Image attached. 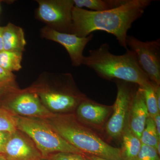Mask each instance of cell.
Segmentation results:
<instances>
[{
    "label": "cell",
    "mask_w": 160,
    "mask_h": 160,
    "mask_svg": "<svg viewBox=\"0 0 160 160\" xmlns=\"http://www.w3.org/2000/svg\"><path fill=\"white\" fill-rule=\"evenodd\" d=\"M14 82L9 84H0V100L4 98L10 99L19 93Z\"/></svg>",
    "instance_id": "22"
},
{
    "label": "cell",
    "mask_w": 160,
    "mask_h": 160,
    "mask_svg": "<svg viewBox=\"0 0 160 160\" xmlns=\"http://www.w3.org/2000/svg\"><path fill=\"white\" fill-rule=\"evenodd\" d=\"M160 138L158 137L153 119L149 117L146 121L140 140L142 144L154 147L156 149Z\"/></svg>",
    "instance_id": "18"
},
{
    "label": "cell",
    "mask_w": 160,
    "mask_h": 160,
    "mask_svg": "<svg viewBox=\"0 0 160 160\" xmlns=\"http://www.w3.org/2000/svg\"><path fill=\"white\" fill-rule=\"evenodd\" d=\"M37 160H52L51 158H49L46 157L41 158Z\"/></svg>",
    "instance_id": "30"
},
{
    "label": "cell",
    "mask_w": 160,
    "mask_h": 160,
    "mask_svg": "<svg viewBox=\"0 0 160 160\" xmlns=\"http://www.w3.org/2000/svg\"><path fill=\"white\" fill-rule=\"evenodd\" d=\"M37 16L47 26L56 31L70 33L73 0H40Z\"/></svg>",
    "instance_id": "6"
},
{
    "label": "cell",
    "mask_w": 160,
    "mask_h": 160,
    "mask_svg": "<svg viewBox=\"0 0 160 160\" xmlns=\"http://www.w3.org/2000/svg\"><path fill=\"white\" fill-rule=\"evenodd\" d=\"M129 109V128L140 139L149 117L142 88L139 87L132 100Z\"/></svg>",
    "instance_id": "12"
},
{
    "label": "cell",
    "mask_w": 160,
    "mask_h": 160,
    "mask_svg": "<svg viewBox=\"0 0 160 160\" xmlns=\"http://www.w3.org/2000/svg\"><path fill=\"white\" fill-rule=\"evenodd\" d=\"M17 130L16 116L7 109H0V131L12 133Z\"/></svg>",
    "instance_id": "20"
},
{
    "label": "cell",
    "mask_w": 160,
    "mask_h": 160,
    "mask_svg": "<svg viewBox=\"0 0 160 160\" xmlns=\"http://www.w3.org/2000/svg\"><path fill=\"white\" fill-rule=\"evenodd\" d=\"M153 121L155 126L157 132L158 136L160 138V113L157 115L155 117L153 118Z\"/></svg>",
    "instance_id": "26"
},
{
    "label": "cell",
    "mask_w": 160,
    "mask_h": 160,
    "mask_svg": "<svg viewBox=\"0 0 160 160\" xmlns=\"http://www.w3.org/2000/svg\"><path fill=\"white\" fill-rule=\"evenodd\" d=\"M82 65L107 79L121 80L136 84L142 88L151 82L140 67L133 51L128 49L124 54L115 55L110 52L109 45L106 43L97 49L89 50Z\"/></svg>",
    "instance_id": "2"
},
{
    "label": "cell",
    "mask_w": 160,
    "mask_h": 160,
    "mask_svg": "<svg viewBox=\"0 0 160 160\" xmlns=\"http://www.w3.org/2000/svg\"><path fill=\"white\" fill-rule=\"evenodd\" d=\"M17 130L11 133L3 154L9 160H37L41 157L34 145Z\"/></svg>",
    "instance_id": "10"
},
{
    "label": "cell",
    "mask_w": 160,
    "mask_h": 160,
    "mask_svg": "<svg viewBox=\"0 0 160 160\" xmlns=\"http://www.w3.org/2000/svg\"><path fill=\"white\" fill-rule=\"evenodd\" d=\"M135 160H160L159 155L154 147L142 144Z\"/></svg>",
    "instance_id": "21"
},
{
    "label": "cell",
    "mask_w": 160,
    "mask_h": 160,
    "mask_svg": "<svg viewBox=\"0 0 160 160\" xmlns=\"http://www.w3.org/2000/svg\"><path fill=\"white\" fill-rule=\"evenodd\" d=\"M11 133L7 132L0 131V153L3 154L5 147Z\"/></svg>",
    "instance_id": "25"
},
{
    "label": "cell",
    "mask_w": 160,
    "mask_h": 160,
    "mask_svg": "<svg viewBox=\"0 0 160 160\" xmlns=\"http://www.w3.org/2000/svg\"><path fill=\"white\" fill-rule=\"evenodd\" d=\"M4 50L22 52L26 45L24 31L22 28L9 23L2 27Z\"/></svg>",
    "instance_id": "13"
},
{
    "label": "cell",
    "mask_w": 160,
    "mask_h": 160,
    "mask_svg": "<svg viewBox=\"0 0 160 160\" xmlns=\"http://www.w3.org/2000/svg\"><path fill=\"white\" fill-rule=\"evenodd\" d=\"M126 44L135 53L139 64L152 84L160 85V39L143 42L127 35Z\"/></svg>",
    "instance_id": "5"
},
{
    "label": "cell",
    "mask_w": 160,
    "mask_h": 160,
    "mask_svg": "<svg viewBox=\"0 0 160 160\" xmlns=\"http://www.w3.org/2000/svg\"><path fill=\"white\" fill-rule=\"evenodd\" d=\"M127 82L118 80L116 99L113 106L112 116L106 126V130L110 137L117 138L123 133L128 123L132 100L135 93L126 84Z\"/></svg>",
    "instance_id": "7"
},
{
    "label": "cell",
    "mask_w": 160,
    "mask_h": 160,
    "mask_svg": "<svg viewBox=\"0 0 160 160\" xmlns=\"http://www.w3.org/2000/svg\"><path fill=\"white\" fill-rule=\"evenodd\" d=\"M0 160H9L4 154L0 153Z\"/></svg>",
    "instance_id": "29"
},
{
    "label": "cell",
    "mask_w": 160,
    "mask_h": 160,
    "mask_svg": "<svg viewBox=\"0 0 160 160\" xmlns=\"http://www.w3.org/2000/svg\"><path fill=\"white\" fill-rule=\"evenodd\" d=\"M86 158L88 159L89 160H108L104 159L102 158L97 157L94 156L90 155H88L86 156Z\"/></svg>",
    "instance_id": "28"
},
{
    "label": "cell",
    "mask_w": 160,
    "mask_h": 160,
    "mask_svg": "<svg viewBox=\"0 0 160 160\" xmlns=\"http://www.w3.org/2000/svg\"><path fill=\"white\" fill-rule=\"evenodd\" d=\"M37 93L46 108L54 111H66L72 109L82 98L81 95L69 89L52 91L42 89L38 91Z\"/></svg>",
    "instance_id": "11"
},
{
    "label": "cell",
    "mask_w": 160,
    "mask_h": 160,
    "mask_svg": "<svg viewBox=\"0 0 160 160\" xmlns=\"http://www.w3.org/2000/svg\"><path fill=\"white\" fill-rule=\"evenodd\" d=\"M22 52L3 51L0 52V66L9 72L18 71L22 69Z\"/></svg>",
    "instance_id": "17"
},
{
    "label": "cell",
    "mask_w": 160,
    "mask_h": 160,
    "mask_svg": "<svg viewBox=\"0 0 160 160\" xmlns=\"http://www.w3.org/2000/svg\"><path fill=\"white\" fill-rule=\"evenodd\" d=\"M121 157L122 160H135L142 147L141 140L126 126L123 133Z\"/></svg>",
    "instance_id": "15"
},
{
    "label": "cell",
    "mask_w": 160,
    "mask_h": 160,
    "mask_svg": "<svg viewBox=\"0 0 160 160\" xmlns=\"http://www.w3.org/2000/svg\"><path fill=\"white\" fill-rule=\"evenodd\" d=\"M75 7H83L92 11H102L122 6L127 0H73Z\"/></svg>",
    "instance_id": "16"
},
{
    "label": "cell",
    "mask_w": 160,
    "mask_h": 160,
    "mask_svg": "<svg viewBox=\"0 0 160 160\" xmlns=\"http://www.w3.org/2000/svg\"><path fill=\"white\" fill-rule=\"evenodd\" d=\"M152 0H127L122 6L102 11H92L74 6L72 12L70 34L84 38L96 31L114 35L119 44L128 49L126 44L128 30L132 23L142 16Z\"/></svg>",
    "instance_id": "1"
},
{
    "label": "cell",
    "mask_w": 160,
    "mask_h": 160,
    "mask_svg": "<svg viewBox=\"0 0 160 160\" xmlns=\"http://www.w3.org/2000/svg\"><path fill=\"white\" fill-rule=\"evenodd\" d=\"M109 113V107L89 101L81 103L77 110L78 115L81 119L97 125L102 124Z\"/></svg>",
    "instance_id": "14"
},
{
    "label": "cell",
    "mask_w": 160,
    "mask_h": 160,
    "mask_svg": "<svg viewBox=\"0 0 160 160\" xmlns=\"http://www.w3.org/2000/svg\"><path fill=\"white\" fill-rule=\"evenodd\" d=\"M142 89L149 117L153 119L157 115L160 113V112L156 98L154 85L151 82Z\"/></svg>",
    "instance_id": "19"
},
{
    "label": "cell",
    "mask_w": 160,
    "mask_h": 160,
    "mask_svg": "<svg viewBox=\"0 0 160 160\" xmlns=\"http://www.w3.org/2000/svg\"><path fill=\"white\" fill-rule=\"evenodd\" d=\"M4 50L2 34V27H0V52Z\"/></svg>",
    "instance_id": "27"
},
{
    "label": "cell",
    "mask_w": 160,
    "mask_h": 160,
    "mask_svg": "<svg viewBox=\"0 0 160 160\" xmlns=\"http://www.w3.org/2000/svg\"><path fill=\"white\" fill-rule=\"evenodd\" d=\"M48 122L68 142L83 153L108 160H122L121 149L110 146L70 116L57 117Z\"/></svg>",
    "instance_id": "3"
},
{
    "label": "cell",
    "mask_w": 160,
    "mask_h": 160,
    "mask_svg": "<svg viewBox=\"0 0 160 160\" xmlns=\"http://www.w3.org/2000/svg\"><path fill=\"white\" fill-rule=\"evenodd\" d=\"M6 108L11 112L25 117L49 119L55 116L41 102L34 91L19 92L8 100Z\"/></svg>",
    "instance_id": "8"
},
{
    "label": "cell",
    "mask_w": 160,
    "mask_h": 160,
    "mask_svg": "<svg viewBox=\"0 0 160 160\" xmlns=\"http://www.w3.org/2000/svg\"><path fill=\"white\" fill-rule=\"evenodd\" d=\"M18 130L30 138L43 157L52 152L83 154L56 132L44 119L16 116Z\"/></svg>",
    "instance_id": "4"
},
{
    "label": "cell",
    "mask_w": 160,
    "mask_h": 160,
    "mask_svg": "<svg viewBox=\"0 0 160 160\" xmlns=\"http://www.w3.org/2000/svg\"><path fill=\"white\" fill-rule=\"evenodd\" d=\"M15 76L12 72L0 66V84H9L14 82Z\"/></svg>",
    "instance_id": "24"
},
{
    "label": "cell",
    "mask_w": 160,
    "mask_h": 160,
    "mask_svg": "<svg viewBox=\"0 0 160 160\" xmlns=\"http://www.w3.org/2000/svg\"><path fill=\"white\" fill-rule=\"evenodd\" d=\"M41 34L42 37L64 46L69 55L72 66L74 67L82 65L85 58L83 55L84 49L93 37V34H90L86 37H79L75 35L60 32L47 26L41 29Z\"/></svg>",
    "instance_id": "9"
},
{
    "label": "cell",
    "mask_w": 160,
    "mask_h": 160,
    "mask_svg": "<svg viewBox=\"0 0 160 160\" xmlns=\"http://www.w3.org/2000/svg\"><path fill=\"white\" fill-rule=\"evenodd\" d=\"M50 158L52 160H89L83 154L71 152H57Z\"/></svg>",
    "instance_id": "23"
}]
</instances>
